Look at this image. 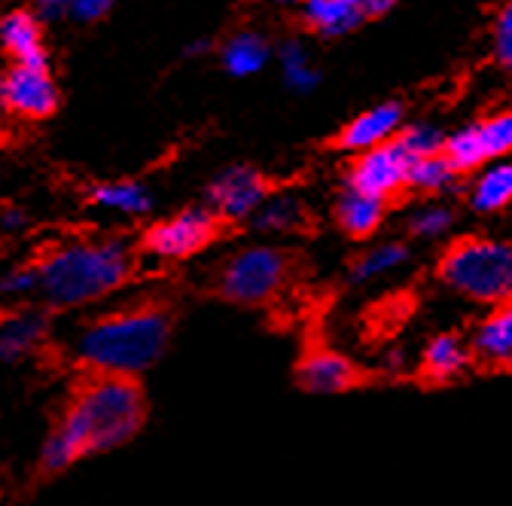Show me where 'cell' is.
<instances>
[{"mask_svg":"<svg viewBox=\"0 0 512 506\" xmlns=\"http://www.w3.org/2000/svg\"><path fill=\"white\" fill-rule=\"evenodd\" d=\"M147 412L150 403L138 378L86 375L40 442V470L58 476L86 458L128 446L144 430Z\"/></svg>","mask_w":512,"mask_h":506,"instance_id":"obj_1","label":"cell"},{"mask_svg":"<svg viewBox=\"0 0 512 506\" xmlns=\"http://www.w3.org/2000/svg\"><path fill=\"white\" fill-rule=\"evenodd\" d=\"M174 339V314L156 299L98 311L64 342V354L83 375L141 378L153 372Z\"/></svg>","mask_w":512,"mask_h":506,"instance_id":"obj_2","label":"cell"},{"mask_svg":"<svg viewBox=\"0 0 512 506\" xmlns=\"http://www.w3.org/2000/svg\"><path fill=\"white\" fill-rule=\"evenodd\" d=\"M40 305L52 314L89 311L110 302L135 278V253L119 238L58 241L34 260Z\"/></svg>","mask_w":512,"mask_h":506,"instance_id":"obj_3","label":"cell"},{"mask_svg":"<svg viewBox=\"0 0 512 506\" xmlns=\"http://www.w3.org/2000/svg\"><path fill=\"white\" fill-rule=\"evenodd\" d=\"M439 284L473 305H503L512 299V241L467 235L452 241L436 263Z\"/></svg>","mask_w":512,"mask_h":506,"instance_id":"obj_4","label":"cell"},{"mask_svg":"<svg viewBox=\"0 0 512 506\" xmlns=\"http://www.w3.org/2000/svg\"><path fill=\"white\" fill-rule=\"evenodd\" d=\"M290 284V253L272 244H247L223 260L217 269V293L241 308L275 302Z\"/></svg>","mask_w":512,"mask_h":506,"instance_id":"obj_5","label":"cell"},{"mask_svg":"<svg viewBox=\"0 0 512 506\" xmlns=\"http://www.w3.org/2000/svg\"><path fill=\"white\" fill-rule=\"evenodd\" d=\"M223 226L226 223L211 205L183 208L147 226V232L141 235V250L159 263H186L192 257H199L202 250H208L220 238Z\"/></svg>","mask_w":512,"mask_h":506,"instance_id":"obj_6","label":"cell"},{"mask_svg":"<svg viewBox=\"0 0 512 506\" xmlns=\"http://www.w3.org/2000/svg\"><path fill=\"white\" fill-rule=\"evenodd\" d=\"M412 156L403 150V144L394 138L381 147H372L360 153L351 168H348V186L357 193L375 196L381 202H391L397 193L409 189V171H412Z\"/></svg>","mask_w":512,"mask_h":506,"instance_id":"obj_7","label":"cell"},{"mask_svg":"<svg viewBox=\"0 0 512 506\" xmlns=\"http://www.w3.org/2000/svg\"><path fill=\"white\" fill-rule=\"evenodd\" d=\"M296 388L311 397H342L360 388V366L339 348H311L296 363Z\"/></svg>","mask_w":512,"mask_h":506,"instance_id":"obj_8","label":"cell"},{"mask_svg":"<svg viewBox=\"0 0 512 506\" xmlns=\"http://www.w3.org/2000/svg\"><path fill=\"white\" fill-rule=\"evenodd\" d=\"M52 339V311L46 305H13L0 321V360L22 366L34 360Z\"/></svg>","mask_w":512,"mask_h":506,"instance_id":"obj_9","label":"cell"},{"mask_svg":"<svg viewBox=\"0 0 512 506\" xmlns=\"http://www.w3.org/2000/svg\"><path fill=\"white\" fill-rule=\"evenodd\" d=\"M269 202V180L256 168H229L208 186V205L223 223H244Z\"/></svg>","mask_w":512,"mask_h":506,"instance_id":"obj_10","label":"cell"},{"mask_svg":"<svg viewBox=\"0 0 512 506\" xmlns=\"http://www.w3.org/2000/svg\"><path fill=\"white\" fill-rule=\"evenodd\" d=\"M0 98L13 116L22 119H46L58 107V89L49 77V68L13 65L0 80Z\"/></svg>","mask_w":512,"mask_h":506,"instance_id":"obj_11","label":"cell"},{"mask_svg":"<svg viewBox=\"0 0 512 506\" xmlns=\"http://www.w3.org/2000/svg\"><path fill=\"white\" fill-rule=\"evenodd\" d=\"M403 132V107L397 101H384L360 116H354L345 129L333 138L336 150H351V153H366L372 147H381L394 141Z\"/></svg>","mask_w":512,"mask_h":506,"instance_id":"obj_12","label":"cell"},{"mask_svg":"<svg viewBox=\"0 0 512 506\" xmlns=\"http://www.w3.org/2000/svg\"><path fill=\"white\" fill-rule=\"evenodd\" d=\"M476 363L470 339L458 333H436L418 354V372L430 385H452Z\"/></svg>","mask_w":512,"mask_h":506,"instance_id":"obj_13","label":"cell"},{"mask_svg":"<svg viewBox=\"0 0 512 506\" xmlns=\"http://www.w3.org/2000/svg\"><path fill=\"white\" fill-rule=\"evenodd\" d=\"M470 348L476 363L488 369H512V299L488 308L470 333Z\"/></svg>","mask_w":512,"mask_h":506,"instance_id":"obj_14","label":"cell"},{"mask_svg":"<svg viewBox=\"0 0 512 506\" xmlns=\"http://www.w3.org/2000/svg\"><path fill=\"white\" fill-rule=\"evenodd\" d=\"M336 226L342 229V235L354 238V241H366L372 238L381 223L384 214H388V202H381L375 196L357 193V189L345 186V193L336 199Z\"/></svg>","mask_w":512,"mask_h":506,"instance_id":"obj_15","label":"cell"},{"mask_svg":"<svg viewBox=\"0 0 512 506\" xmlns=\"http://www.w3.org/2000/svg\"><path fill=\"white\" fill-rule=\"evenodd\" d=\"M4 34V49L16 58V65L25 68H46V49H43V34L40 22L31 10H13L4 16L0 25Z\"/></svg>","mask_w":512,"mask_h":506,"instance_id":"obj_16","label":"cell"},{"mask_svg":"<svg viewBox=\"0 0 512 506\" xmlns=\"http://www.w3.org/2000/svg\"><path fill=\"white\" fill-rule=\"evenodd\" d=\"M470 205L479 214H497L512 205V159L488 162L473 186H470Z\"/></svg>","mask_w":512,"mask_h":506,"instance_id":"obj_17","label":"cell"},{"mask_svg":"<svg viewBox=\"0 0 512 506\" xmlns=\"http://www.w3.org/2000/svg\"><path fill=\"white\" fill-rule=\"evenodd\" d=\"M409 263V247L403 241H381L366 247L360 257L351 263V281L354 284H372L394 272H400Z\"/></svg>","mask_w":512,"mask_h":506,"instance_id":"obj_18","label":"cell"},{"mask_svg":"<svg viewBox=\"0 0 512 506\" xmlns=\"http://www.w3.org/2000/svg\"><path fill=\"white\" fill-rule=\"evenodd\" d=\"M305 19L317 34L336 37V34L351 31L366 16L360 10V0H308Z\"/></svg>","mask_w":512,"mask_h":506,"instance_id":"obj_19","label":"cell"},{"mask_svg":"<svg viewBox=\"0 0 512 506\" xmlns=\"http://www.w3.org/2000/svg\"><path fill=\"white\" fill-rule=\"evenodd\" d=\"M92 202L98 208L125 214V217H144L153 208L150 193L141 183H104L92 189Z\"/></svg>","mask_w":512,"mask_h":506,"instance_id":"obj_20","label":"cell"},{"mask_svg":"<svg viewBox=\"0 0 512 506\" xmlns=\"http://www.w3.org/2000/svg\"><path fill=\"white\" fill-rule=\"evenodd\" d=\"M253 226L260 232H299L305 226V205L293 196H269V202L253 217Z\"/></svg>","mask_w":512,"mask_h":506,"instance_id":"obj_21","label":"cell"},{"mask_svg":"<svg viewBox=\"0 0 512 506\" xmlns=\"http://www.w3.org/2000/svg\"><path fill=\"white\" fill-rule=\"evenodd\" d=\"M458 177L461 174L445 159V153H436V156H424L412 162L409 189H418V193H445L448 186H455Z\"/></svg>","mask_w":512,"mask_h":506,"instance_id":"obj_22","label":"cell"},{"mask_svg":"<svg viewBox=\"0 0 512 506\" xmlns=\"http://www.w3.org/2000/svg\"><path fill=\"white\" fill-rule=\"evenodd\" d=\"M445 159L455 165L458 174H470V171H482L488 165L485 150L476 138V125H467V129L455 132L445 138Z\"/></svg>","mask_w":512,"mask_h":506,"instance_id":"obj_23","label":"cell"},{"mask_svg":"<svg viewBox=\"0 0 512 506\" xmlns=\"http://www.w3.org/2000/svg\"><path fill=\"white\" fill-rule=\"evenodd\" d=\"M476 138H479L488 162L512 156V110H500V113L476 122Z\"/></svg>","mask_w":512,"mask_h":506,"instance_id":"obj_24","label":"cell"},{"mask_svg":"<svg viewBox=\"0 0 512 506\" xmlns=\"http://www.w3.org/2000/svg\"><path fill=\"white\" fill-rule=\"evenodd\" d=\"M223 58H226V68L232 74H238V77L253 74L266 61V43L260 37H253V34H241V37L229 40Z\"/></svg>","mask_w":512,"mask_h":506,"instance_id":"obj_25","label":"cell"},{"mask_svg":"<svg viewBox=\"0 0 512 506\" xmlns=\"http://www.w3.org/2000/svg\"><path fill=\"white\" fill-rule=\"evenodd\" d=\"M452 226H455V214H452V208H442V205H424L409 220V232L421 241H436V238L448 235Z\"/></svg>","mask_w":512,"mask_h":506,"instance_id":"obj_26","label":"cell"},{"mask_svg":"<svg viewBox=\"0 0 512 506\" xmlns=\"http://www.w3.org/2000/svg\"><path fill=\"white\" fill-rule=\"evenodd\" d=\"M0 290H4L7 302H13V305H28L31 299L40 296L37 266H34V263H28V266H13V269L4 275V284H0Z\"/></svg>","mask_w":512,"mask_h":506,"instance_id":"obj_27","label":"cell"},{"mask_svg":"<svg viewBox=\"0 0 512 506\" xmlns=\"http://www.w3.org/2000/svg\"><path fill=\"white\" fill-rule=\"evenodd\" d=\"M397 141L403 144V150L412 156V159H424V156H436L445 150V138L439 129L433 125H409L397 135Z\"/></svg>","mask_w":512,"mask_h":506,"instance_id":"obj_28","label":"cell"},{"mask_svg":"<svg viewBox=\"0 0 512 506\" xmlns=\"http://www.w3.org/2000/svg\"><path fill=\"white\" fill-rule=\"evenodd\" d=\"M494 58L503 71L512 74V0L500 10L494 25Z\"/></svg>","mask_w":512,"mask_h":506,"instance_id":"obj_29","label":"cell"},{"mask_svg":"<svg viewBox=\"0 0 512 506\" xmlns=\"http://www.w3.org/2000/svg\"><path fill=\"white\" fill-rule=\"evenodd\" d=\"M107 7H110V0H68V10H71L77 19H86V22L104 16Z\"/></svg>","mask_w":512,"mask_h":506,"instance_id":"obj_30","label":"cell"},{"mask_svg":"<svg viewBox=\"0 0 512 506\" xmlns=\"http://www.w3.org/2000/svg\"><path fill=\"white\" fill-rule=\"evenodd\" d=\"M394 4H397V0H360V10H363L366 19H378V16L388 13Z\"/></svg>","mask_w":512,"mask_h":506,"instance_id":"obj_31","label":"cell"},{"mask_svg":"<svg viewBox=\"0 0 512 506\" xmlns=\"http://www.w3.org/2000/svg\"><path fill=\"white\" fill-rule=\"evenodd\" d=\"M406 363H409V357H406L403 348H394V351L384 354V369H388L391 375H400L406 369Z\"/></svg>","mask_w":512,"mask_h":506,"instance_id":"obj_32","label":"cell"},{"mask_svg":"<svg viewBox=\"0 0 512 506\" xmlns=\"http://www.w3.org/2000/svg\"><path fill=\"white\" fill-rule=\"evenodd\" d=\"M34 7L43 13V16H58L68 10V0H34Z\"/></svg>","mask_w":512,"mask_h":506,"instance_id":"obj_33","label":"cell"},{"mask_svg":"<svg viewBox=\"0 0 512 506\" xmlns=\"http://www.w3.org/2000/svg\"><path fill=\"white\" fill-rule=\"evenodd\" d=\"M281 4H308V0H281Z\"/></svg>","mask_w":512,"mask_h":506,"instance_id":"obj_34","label":"cell"}]
</instances>
